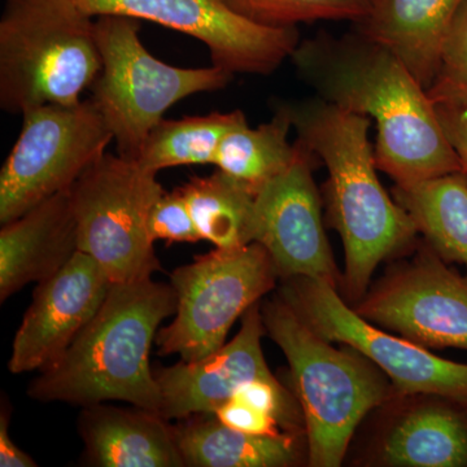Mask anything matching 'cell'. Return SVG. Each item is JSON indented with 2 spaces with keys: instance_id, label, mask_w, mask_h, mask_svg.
Masks as SVG:
<instances>
[{
  "instance_id": "cell-1",
  "label": "cell",
  "mask_w": 467,
  "mask_h": 467,
  "mask_svg": "<svg viewBox=\"0 0 467 467\" xmlns=\"http://www.w3.org/2000/svg\"><path fill=\"white\" fill-rule=\"evenodd\" d=\"M290 58L316 97L376 121L377 167L396 186L463 171L427 90L383 46L358 32L319 33Z\"/></svg>"
},
{
  "instance_id": "cell-2",
  "label": "cell",
  "mask_w": 467,
  "mask_h": 467,
  "mask_svg": "<svg viewBox=\"0 0 467 467\" xmlns=\"http://www.w3.org/2000/svg\"><path fill=\"white\" fill-rule=\"evenodd\" d=\"M296 140L327 171L325 184L331 226L346 251V285L362 297L380 261L407 247L417 229L378 178L376 150L368 140L370 119L321 98L278 101Z\"/></svg>"
},
{
  "instance_id": "cell-3",
  "label": "cell",
  "mask_w": 467,
  "mask_h": 467,
  "mask_svg": "<svg viewBox=\"0 0 467 467\" xmlns=\"http://www.w3.org/2000/svg\"><path fill=\"white\" fill-rule=\"evenodd\" d=\"M175 310L171 284L152 276L112 284L90 324L60 358L39 371L27 395L36 401L81 407L124 401L160 414L161 393L150 368V350L160 325Z\"/></svg>"
},
{
  "instance_id": "cell-4",
  "label": "cell",
  "mask_w": 467,
  "mask_h": 467,
  "mask_svg": "<svg viewBox=\"0 0 467 467\" xmlns=\"http://www.w3.org/2000/svg\"><path fill=\"white\" fill-rule=\"evenodd\" d=\"M95 17L73 0H5L0 17V107L72 106L100 75Z\"/></svg>"
},
{
  "instance_id": "cell-5",
  "label": "cell",
  "mask_w": 467,
  "mask_h": 467,
  "mask_svg": "<svg viewBox=\"0 0 467 467\" xmlns=\"http://www.w3.org/2000/svg\"><path fill=\"white\" fill-rule=\"evenodd\" d=\"M263 321L290 364L303 409L309 465H342L359 422L389 399L386 382L349 350L331 347L282 299L267 304Z\"/></svg>"
},
{
  "instance_id": "cell-6",
  "label": "cell",
  "mask_w": 467,
  "mask_h": 467,
  "mask_svg": "<svg viewBox=\"0 0 467 467\" xmlns=\"http://www.w3.org/2000/svg\"><path fill=\"white\" fill-rule=\"evenodd\" d=\"M101 55L100 75L90 100L112 131L117 153L137 160L152 129L178 101L199 92L223 90L232 73L214 66L180 67L153 57L133 17H95Z\"/></svg>"
},
{
  "instance_id": "cell-7",
  "label": "cell",
  "mask_w": 467,
  "mask_h": 467,
  "mask_svg": "<svg viewBox=\"0 0 467 467\" xmlns=\"http://www.w3.org/2000/svg\"><path fill=\"white\" fill-rule=\"evenodd\" d=\"M156 175L135 160L106 152L69 189L79 251L112 284L149 278L161 269L149 227L150 211L165 192Z\"/></svg>"
},
{
  "instance_id": "cell-8",
  "label": "cell",
  "mask_w": 467,
  "mask_h": 467,
  "mask_svg": "<svg viewBox=\"0 0 467 467\" xmlns=\"http://www.w3.org/2000/svg\"><path fill=\"white\" fill-rule=\"evenodd\" d=\"M276 275L269 252L256 242L214 248L177 267L171 275L177 310L173 322L156 335L159 355L193 362L216 352L236 319L275 287Z\"/></svg>"
},
{
  "instance_id": "cell-9",
  "label": "cell",
  "mask_w": 467,
  "mask_h": 467,
  "mask_svg": "<svg viewBox=\"0 0 467 467\" xmlns=\"http://www.w3.org/2000/svg\"><path fill=\"white\" fill-rule=\"evenodd\" d=\"M113 140L90 99L26 110L20 135L0 171V223L67 192Z\"/></svg>"
},
{
  "instance_id": "cell-10",
  "label": "cell",
  "mask_w": 467,
  "mask_h": 467,
  "mask_svg": "<svg viewBox=\"0 0 467 467\" xmlns=\"http://www.w3.org/2000/svg\"><path fill=\"white\" fill-rule=\"evenodd\" d=\"M281 299L327 342L346 344L370 359L401 393L441 396L467 404V365L448 361L407 337L379 330L350 309L324 279L285 278Z\"/></svg>"
},
{
  "instance_id": "cell-11",
  "label": "cell",
  "mask_w": 467,
  "mask_h": 467,
  "mask_svg": "<svg viewBox=\"0 0 467 467\" xmlns=\"http://www.w3.org/2000/svg\"><path fill=\"white\" fill-rule=\"evenodd\" d=\"M92 17L116 15L198 39L212 64L232 75L269 76L299 46L297 27L275 29L251 23L221 0H73Z\"/></svg>"
},
{
  "instance_id": "cell-12",
  "label": "cell",
  "mask_w": 467,
  "mask_h": 467,
  "mask_svg": "<svg viewBox=\"0 0 467 467\" xmlns=\"http://www.w3.org/2000/svg\"><path fill=\"white\" fill-rule=\"evenodd\" d=\"M434 251L383 279L362 299V318L425 348L467 350V278Z\"/></svg>"
},
{
  "instance_id": "cell-13",
  "label": "cell",
  "mask_w": 467,
  "mask_h": 467,
  "mask_svg": "<svg viewBox=\"0 0 467 467\" xmlns=\"http://www.w3.org/2000/svg\"><path fill=\"white\" fill-rule=\"evenodd\" d=\"M295 142L299 146L296 161L256 195L254 242L269 252L278 275L309 276L335 285L337 269L313 180V171L322 164L315 153Z\"/></svg>"
},
{
  "instance_id": "cell-14",
  "label": "cell",
  "mask_w": 467,
  "mask_h": 467,
  "mask_svg": "<svg viewBox=\"0 0 467 467\" xmlns=\"http://www.w3.org/2000/svg\"><path fill=\"white\" fill-rule=\"evenodd\" d=\"M112 282L78 251L60 272L38 284L15 335L12 374L42 371L61 358L106 300Z\"/></svg>"
},
{
  "instance_id": "cell-15",
  "label": "cell",
  "mask_w": 467,
  "mask_h": 467,
  "mask_svg": "<svg viewBox=\"0 0 467 467\" xmlns=\"http://www.w3.org/2000/svg\"><path fill=\"white\" fill-rule=\"evenodd\" d=\"M264 333L263 315L254 304L243 316L239 333L216 352L198 361H180L155 370L161 393V417L171 422L214 414L242 384L275 379L261 348Z\"/></svg>"
},
{
  "instance_id": "cell-16",
  "label": "cell",
  "mask_w": 467,
  "mask_h": 467,
  "mask_svg": "<svg viewBox=\"0 0 467 467\" xmlns=\"http://www.w3.org/2000/svg\"><path fill=\"white\" fill-rule=\"evenodd\" d=\"M79 251L69 190L57 193L0 230V300L60 272Z\"/></svg>"
},
{
  "instance_id": "cell-17",
  "label": "cell",
  "mask_w": 467,
  "mask_h": 467,
  "mask_svg": "<svg viewBox=\"0 0 467 467\" xmlns=\"http://www.w3.org/2000/svg\"><path fill=\"white\" fill-rule=\"evenodd\" d=\"M78 431L88 465L184 467L174 426L147 409L100 404L84 407Z\"/></svg>"
},
{
  "instance_id": "cell-18",
  "label": "cell",
  "mask_w": 467,
  "mask_h": 467,
  "mask_svg": "<svg viewBox=\"0 0 467 467\" xmlns=\"http://www.w3.org/2000/svg\"><path fill=\"white\" fill-rule=\"evenodd\" d=\"M463 0H371L355 32L391 51L425 90L438 75L442 45Z\"/></svg>"
},
{
  "instance_id": "cell-19",
  "label": "cell",
  "mask_w": 467,
  "mask_h": 467,
  "mask_svg": "<svg viewBox=\"0 0 467 467\" xmlns=\"http://www.w3.org/2000/svg\"><path fill=\"white\" fill-rule=\"evenodd\" d=\"M174 432L186 466L285 467L297 459L294 436L248 434L223 425L214 414L178 420Z\"/></svg>"
},
{
  "instance_id": "cell-20",
  "label": "cell",
  "mask_w": 467,
  "mask_h": 467,
  "mask_svg": "<svg viewBox=\"0 0 467 467\" xmlns=\"http://www.w3.org/2000/svg\"><path fill=\"white\" fill-rule=\"evenodd\" d=\"M393 199L404 208L417 233L445 263L467 269V174L441 175L396 186Z\"/></svg>"
},
{
  "instance_id": "cell-21",
  "label": "cell",
  "mask_w": 467,
  "mask_h": 467,
  "mask_svg": "<svg viewBox=\"0 0 467 467\" xmlns=\"http://www.w3.org/2000/svg\"><path fill=\"white\" fill-rule=\"evenodd\" d=\"M382 459L392 466H467V418L444 405L413 409L384 439Z\"/></svg>"
},
{
  "instance_id": "cell-22",
  "label": "cell",
  "mask_w": 467,
  "mask_h": 467,
  "mask_svg": "<svg viewBox=\"0 0 467 467\" xmlns=\"http://www.w3.org/2000/svg\"><path fill=\"white\" fill-rule=\"evenodd\" d=\"M291 129L287 113L275 104L269 122L257 128L245 122L223 138L214 167L257 195L296 161L299 146L288 140Z\"/></svg>"
},
{
  "instance_id": "cell-23",
  "label": "cell",
  "mask_w": 467,
  "mask_h": 467,
  "mask_svg": "<svg viewBox=\"0 0 467 467\" xmlns=\"http://www.w3.org/2000/svg\"><path fill=\"white\" fill-rule=\"evenodd\" d=\"M202 241L230 250L254 243L256 193L217 171L180 187Z\"/></svg>"
},
{
  "instance_id": "cell-24",
  "label": "cell",
  "mask_w": 467,
  "mask_h": 467,
  "mask_svg": "<svg viewBox=\"0 0 467 467\" xmlns=\"http://www.w3.org/2000/svg\"><path fill=\"white\" fill-rule=\"evenodd\" d=\"M245 122L247 117L242 110L162 119L147 137L135 161L156 174L182 165H214L223 138Z\"/></svg>"
},
{
  "instance_id": "cell-25",
  "label": "cell",
  "mask_w": 467,
  "mask_h": 467,
  "mask_svg": "<svg viewBox=\"0 0 467 467\" xmlns=\"http://www.w3.org/2000/svg\"><path fill=\"white\" fill-rule=\"evenodd\" d=\"M239 16L260 26L287 29L315 21L364 17L371 0H221Z\"/></svg>"
},
{
  "instance_id": "cell-26",
  "label": "cell",
  "mask_w": 467,
  "mask_h": 467,
  "mask_svg": "<svg viewBox=\"0 0 467 467\" xmlns=\"http://www.w3.org/2000/svg\"><path fill=\"white\" fill-rule=\"evenodd\" d=\"M427 94L430 98L467 94V0H463L445 36L438 75Z\"/></svg>"
},
{
  "instance_id": "cell-27",
  "label": "cell",
  "mask_w": 467,
  "mask_h": 467,
  "mask_svg": "<svg viewBox=\"0 0 467 467\" xmlns=\"http://www.w3.org/2000/svg\"><path fill=\"white\" fill-rule=\"evenodd\" d=\"M150 234L153 241L198 243L202 241L192 212L180 189L165 192L150 211Z\"/></svg>"
},
{
  "instance_id": "cell-28",
  "label": "cell",
  "mask_w": 467,
  "mask_h": 467,
  "mask_svg": "<svg viewBox=\"0 0 467 467\" xmlns=\"http://www.w3.org/2000/svg\"><path fill=\"white\" fill-rule=\"evenodd\" d=\"M431 100L445 137L467 174V94L441 95Z\"/></svg>"
},
{
  "instance_id": "cell-29",
  "label": "cell",
  "mask_w": 467,
  "mask_h": 467,
  "mask_svg": "<svg viewBox=\"0 0 467 467\" xmlns=\"http://www.w3.org/2000/svg\"><path fill=\"white\" fill-rule=\"evenodd\" d=\"M232 399L244 402L250 407L269 414L279 420L282 426L290 423L291 411L284 387L276 379H254L242 384Z\"/></svg>"
},
{
  "instance_id": "cell-30",
  "label": "cell",
  "mask_w": 467,
  "mask_h": 467,
  "mask_svg": "<svg viewBox=\"0 0 467 467\" xmlns=\"http://www.w3.org/2000/svg\"><path fill=\"white\" fill-rule=\"evenodd\" d=\"M214 416L226 425L239 431L254 435L282 434L281 423L275 417L263 413L244 402L230 399L225 404L217 409Z\"/></svg>"
},
{
  "instance_id": "cell-31",
  "label": "cell",
  "mask_w": 467,
  "mask_h": 467,
  "mask_svg": "<svg viewBox=\"0 0 467 467\" xmlns=\"http://www.w3.org/2000/svg\"><path fill=\"white\" fill-rule=\"evenodd\" d=\"M9 410L2 409V416H0V466L2 467H36V462L12 441L9 436Z\"/></svg>"
}]
</instances>
